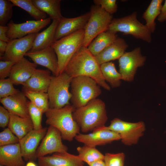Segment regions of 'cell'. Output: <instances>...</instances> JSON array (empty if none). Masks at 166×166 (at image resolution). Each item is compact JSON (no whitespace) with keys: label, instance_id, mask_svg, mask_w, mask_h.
<instances>
[{"label":"cell","instance_id":"21","mask_svg":"<svg viewBox=\"0 0 166 166\" xmlns=\"http://www.w3.org/2000/svg\"><path fill=\"white\" fill-rule=\"evenodd\" d=\"M52 77L49 69H37L30 78L22 85L23 90L47 93Z\"/></svg>","mask_w":166,"mask_h":166},{"label":"cell","instance_id":"22","mask_svg":"<svg viewBox=\"0 0 166 166\" xmlns=\"http://www.w3.org/2000/svg\"><path fill=\"white\" fill-rule=\"evenodd\" d=\"M128 45L123 38L117 37L101 53L95 56L99 64L119 59L124 53Z\"/></svg>","mask_w":166,"mask_h":166},{"label":"cell","instance_id":"20","mask_svg":"<svg viewBox=\"0 0 166 166\" xmlns=\"http://www.w3.org/2000/svg\"><path fill=\"white\" fill-rule=\"evenodd\" d=\"M37 66L24 57L13 65L9 77L14 85H22L32 75Z\"/></svg>","mask_w":166,"mask_h":166},{"label":"cell","instance_id":"29","mask_svg":"<svg viewBox=\"0 0 166 166\" xmlns=\"http://www.w3.org/2000/svg\"><path fill=\"white\" fill-rule=\"evenodd\" d=\"M100 69L103 76L113 88L119 87L121 84L122 76L116 69L114 64L109 62L100 65Z\"/></svg>","mask_w":166,"mask_h":166},{"label":"cell","instance_id":"28","mask_svg":"<svg viewBox=\"0 0 166 166\" xmlns=\"http://www.w3.org/2000/svg\"><path fill=\"white\" fill-rule=\"evenodd\" d=\"M163 0H152L142 14L143 18L145 21V25L152 33L156 29L155 20L160 14L163 2Z\"/></svg>","mask_w":166,"mask_h":166},{"label":"cell","instance_id":"12","mask_svg":"<svg viewBox=\"0 0 166 166\" xmlns=\"http://www.w3.org/2000/svg\"><path fill=\"white\" fill-rule=\"evenodd\" d=\"M76 140L84 145L96 147L121 140L119 135L105 126L97 128L88 134L80 133L75 137Z\"/></svg>","mask_w":166,"mask_h":166},{"label":"cell","instance_id":"15","mask_svg":"<svg viewBox=\"0 0 166 166\" xmlns=\"http://www.w3.org/2000/svg\"><path fill=\"white\" fill-rule=\"evenodd\" d=\"M90 16V11L73 18L63 17L59 21L54 42L82 29H84Z\"/></svg>","mask_w":166,"mask_h":166},{"label":"cell","instance_id":"37","mask_svg":"<svg viewBox=\"0 0 166 166\" xmlns=\"http://www.w3.org/2000/svg\"><path fill=\"white\" fill-rule=\"evenodd\" d=\"M19 139L8 128L0 133V146H2L19 143Z\"/></svg>","mask_w":166,"mask_h":166},{"label":"cell","instance_id":"34","mask_svg":"<svg viewBox=\"0 0 166 166\" xmlns=\"http://www.w3.org/2000/svg\"><path fill=\"white\" fill-rule=\"evenodd\" d=\"M28 108L30 117L33 124L34 129L39 130L43 128L42 121L43 112L28 101Z\"/></svg>","mask_w":166,"mask_h":166},{"label":"cell","instance_id":"13","mask_svg":"<svg viewBox=\"0 0 166 166\" xmlns=\"http://www.w3.org/2000/svg\"><path fill=\"white\" fill-rule=\"evenodd\" d=\"M28 35L23 38L11 40L1 60L17 62L24 57L31 49L34 40L38 34Z\"/></svg>","mask_w":166,"mask_h":166},{"label":"cell","instance_id":"17","mask_svg":"<svg viewBox=\"0 0 166 166\" xmlns=\"http://www.w3.org/2000/svg\"><path fill=\"white\" fill-rule=\"evenodd\" d=\"M37 64L43 66L50 70L54 76L58 75V64L57 55L53 49L50 47L34 51H29L25 54Z\"/></svg>","mask_w":166,"mask_h":166},{"label":"cell","instance_id":"40","mask_svg":"<svg viewBox=\"0 0 166 166\" xmlns=\"http://www.w3.org/2000/svg\"><path fill=\"white\" fill-rule=\"evenodd\" d=\"M10 117V112L3 106H0V127L5 128L8 125Z\"/></svg>","mask_w":166,"mask_h":166},{"label":"cell","instance_id":"8","mask_svg":"<svg viewBox=\"0 0 166 166\" xmlns=\"http://www.w3.org/2000/svg\"><path fill=\"white\" fill-rule=\"evenodd\" d=\"M90 16L85 27L82 46L87 47L99 34L108 30L113 16L99 6H91Z\"/></svg>","mask_w":166,"mask_h":166},{"label":"cell","instance_id":"35","mask_svg":"<svg viewBox=\"0 0 166 166\" xmlns=\"http://www.w3.org/2000/svg\"><path fill=\"white\" fill-rule=\"evenodd\" d=\"M14 85L9 77L0 79V99L14 95L19 91L14 87Z\"/></svg>","mask_w":166,"mask_h":166},{"label":"cell","instance_id":"36","mask_svg":"<svg viewBox=\"0 0 166 166\" xmlns=\"http://www.w3.org/2000/svg\"><path fill=\"white\" fill-rule=\"evenodd\" d=\"M124 160L125 155L123 152L106 153L104 161L106 166H124Z\"/></svg>","mask_w":166,"mask_h":166},{"label":"cell","instance_id":"11","mask_svg":"<svg viewBox=\"0 0 166 166\" xmlns=\"http://www.w3.org/2000/svg\"><path fill=\"white\" fill-rule=\"evenodd\" d=\"M62 139L60 131L54 127L49 125L36 150L35 158L52 153L67 152L68 148L62 143Z\"/></svg>","mask_w":166,"mask_h":166},{"label":"cell","instance_id":"16","mask_svg":"<svg viewBox=\"0 0 166 166\" xmlns=\"http://www.w3.org/2000/svg\"><path fill=\"white\" fill-rule=\"evenodd\" d=\"M47 130L46 127L39 130L34 129L19 140V143L23 158L30 161L35 158L38 147L45 136Z\"/></svg>","mask_w":166,"mask_h":166},{"label":"cell","instance_id":"9","mask_svg":"<svg viewBox=\"0 0 166 166\" xmlns=\"http://www.w3.org/2000/svg\"><path fill=\"white\" fill-rule=\"evenodd\" d=\"M107 128L118 133L122 143L127 146L137 144L145 130V124L142 121L130 122L117 118L112 120Z\"/></svg>","mask_w":166,"mask_h":166},{"label":"cell","instance_id":"23","mask_svg":"<svg viewBox=\"0 0 166 166\" xmlns=\"http://www.w3.org/2000/svg\"><path fill=\"white\" fill-rule=\"evenodd\" d=\"M19 143L0 147V164L5 166H25Z\"/></svg>","mask_w":166,"mask_h":166},{"label":"cell","instance_id":"2","mask_svg":"<svg viewBox=\"0 0 166 166\" xmlns=\"http://www.w3.org/2000/svg\"><path fill=\"white\" fill-rule=\"evenodd\" d=\"M74 120L83 132L93 131L105 126L108 117L104 102L96 98L85 105L76 109L73 113Z\"/></svg>","mask_w":166,"mask_h":166},{"label":"cell","instance_id":"39","mask_svg":"<svg viewBox=\"0 0 166 166\" xmlns=\"http://www.w3.org/2000/svg\"><path fill=\"white\" fill-rule=\"evenodd\" d=\"M16 62L11 61L0 60V78H6L9 77L11 70Z\"/></svg>","mask_w":166,"mask_h":166},{"label":"cell","instance_id":"5","mask_svg":"<svg viewBox=\"0 0 166 166\" xmlns=\"http://www.w3.org/2000/svg\"><path fill=\"white\" fill-rule=\"evenodd\" d=\"M84 33V29L80 30L54 42L52 44L51 47L54 49L58 59V75L64 72L70 59L82 46Z\"/></svg>","mask_w":166,"mask_h":166},{"label":"cell","instance_id":"19","mask_svg":"<svg viewBox=\"0 0 166 166\" xmlns=\"http://www.w3.org/2000/svg\"><path fill=\"white\" fill-rule=\"evenodd\" d=\"M3 106L10 113L22 117L30 116L28 101L23 92L17 93L0 99Z\"/></svg>","mask_w":166,"mask_h":166},{"label":"cell","instance_id":"38","mask_svg":"<svg viewBox=\"0 0 166 166\" xmlns=\"http://www.w3.org/2000/svg\"><path fill=\"white\" fill-rule=\"evenodd\" d=\"M95 5L100 6L106 12L112 15L116 12L118 6L116 0H94Z\"/></svg>","mask_w":166,"mask_h":166},{"label":"cell","instance_id":"30","mask_svg":"<svg viewBox=\"0 0 166 166\" xmlns=\"http://www.w3.org/2000/svg\"><path fill=\"white\" fill-rule=\"evenodd\" d=\"M77 150L78 154V155L81 160L89 165L97 161L104 160L105 155L96 147L84 145L77 147Z\"/></svg>","mask_w":166,"mask_h":166},{"label":"cell","instance_id":"7","mask_svg":"<svg viewBox=\"0 0 166 166\" xmlns=\"http://www.w3.org/2000/svg\"><path fill=\"white\" fill-rule=\"evenodd\" d=\"M73 78L64 72L52 76L47 92L49 108L59 109L70 104L72 94L69 88Z\"/></svg>","mask_w":166,"mask_h":166},{"label":"cell","instance_id":"25","mask_svg":"<svg viewBox=\"0 0 166 166\" xmlns=\"http://www.w3.org/2000/svg\"><path fill=\"white\" fill-rule=\"evenodd\" d=\"M8 126V128L19 140L34 129L33 124L30 116L22 117L11 113Z\"/></svg>","mask_w":166,"mask_h":166},{"label":"cell","instance_id":"6","mask_svg":"<svg viewBox=\"0 0 166 166\" xmlns=\"http://www.w3.org/2000/svg\"><path fill=\"white\" fill-rule=\"evenodd\" d=\"M137 13L134 11L122 17L113 18L108 30L117 33L121 32L124 35H131L136 39L150 43L152 40L151 33L145 25L137 18Z\"/></svg>","mask_w":166,"mask_h":166},{"label":"cell","instance_id":"45","mask_svg":"<svg viewBox=\"0 0 166 166\" xmlns=\"http://www.w3.org/2000/svg\"><path fill=\"white\" fill-rule=\"evenodd\" d=\"M25 166H37V165L32 161H30L28 162Z\"/></svg>","mask_w":166,"mask_h":166},{"label":"cell","instance_id":"46","mask_svg":"<svg viewBox=\"0 0 166 166\" xmlns=\"http://www.w3.org/2000/svg\"><path fill=\"white\" fill-rule=\"evenodd\" d=\"M0 166H3L0 165Z\"/></svg>","mask_w":166,"mask_h":166},{"label":"cell","instance_id":"43","mask_svg":"<svg viewBox=\"0 0 166 166\" xmlns=\"http://www.w3.org/2000/svg\"><path fill=\"white\" fill-rule=\"evenodd\" d=\"M7 42L0 40V56L2 57L4 55L7 48Z\"/></svg>","mask_w":166,"mask_h":166},{"label":"cell","instance_id":"44","mask_svg":"<svg viewBox=\"0 0 166 166\" xmlns=\"http://www.w3.org/2000/svg\"><path fill=\"white\" fill-rule=\"evenodd\" d=\"M89 166H106V165L104 160H100L92 163Z\"/></svg>","mask_w":166,"mask_h":166},{"label":"cell","instance_id":"4","mask_svg":"<svg viewBox=\"0 0 166 166\" xmlns=\"http://www.w3.org/2000/svg\"><path fill=\"white\" fill-rule=\"evenodd\" d=\"M72 105L76 109L97 98L101 93V86L93 79L86 76L73 77L70 84Z\"/></svg>","mask_w":166,"mask_h":166},{"label":"cell","instance_id":"18","mask_svg":"<svg viewBox=\"0 0 166 166\" xmlns=\"http://www.w3.org/2000/svg\"><path fill=\"white\" fill-rule=\"evenodd\" d=\"M38 159L39 166H83L84 164L78 155L68 152L55 153Z\"/></svg>","mask_w":166,"mask_h":166},{"label":"cell","instance_id":"14","mask_svg":"<svg viewBox=\"0 0 166 166\" xmlns=\"http://www.w3.org/2000/svg\"><path fill=\"white\" fill-rule=\"evenodd\" d=\"M49 17L41 20L27 21L26 22L15 23L11 20L7 24L8 30L7 36L10 40L20 38L28 35L38 33L50 22Z\"/></svg>","mask_w":166,"mask_h":166},{"label":"cell","instance_id":"32","mask_svg":"<svg viewBox=\"0 0 166 166\" xmlns=\"http://www.w3.org/2000/svg\"><path fill=\"white\" fill-rule=\"evenodd\" d=\"M14 6H16L24 10L30 15L38 21L46 18V14L41 11L33 4L32 0H10Z\"/></svg>","mask_w":166,"mask_h":166},{"label":"cell","instance_id":"24","mask_svg":"<svg viewBox=\"0 0 166 166\" xmlns=\"http://www.w3.org/2000/svg\"><path fill=\"white\" fill-rule=\"evenodd\" d=\"M59 21L53 20L49 26L40 33H38L30 51H34L51 47L54 42L56 29Z\"/></svg>","mask_w":166,"mask_h":166},{"label":"cell","instance_id":"42","mask_svg":"<svg viewBox=\"0 0 166 166\" xmlns=\"http://www.w3.org/2000/svg\"><path fill=\"white\" fill-rule=\"evenodd\" d=\"M157 20L160 22L166 21V0L162 5L160 14L157 17Z\"/></svg>","mask_w":166,"mask_h":166},{"label":"cell","instance_id":"3","mask_svg":"<svg viewBox=\"0 0 166 166\" xmlns=\"http://www.w3.org/2000/svg\"><path fill=\"white\" fill-rule=\"evenodd\" d=\"M75 109L70 104L59 109L49 108L45 113L46 124L57 128L61 132L62 139L69 141H72L80 130L73 116Z\"/></svg>","mask_w":166,"mask_h":166},{"label":"cell","instance_id":"31","mask_svg":"<svg viewBox=\"0 0 166 166\" xmlns=\"http://www.w3.org/2000/svg\"><path fill=\"white\" fill-rule=\"evenodd\" d=\"M23 92L30 101L43 113H45L49 108L47 93L30 90H23Z\"/></svg>","mask_w":166,"mask_h":166},{"label":"cell","instance_id":"41","mask_svg":"<svg viewBox=\"0 0 166 166\" xmlns=\"http://www.w3.org/2000/svg\"><path fill=\"white\" fill-rule=\"evenodd\" d=\"M8 30L7 26H0V40L8 43L11 40L8 38L7 36Z\"/></svg>","mask_w":166,"mask_h":166},{"label":"cell","instance_id":"33","mask_svg":"<svg viewBox=\"0 0 166 166\" xmlns=\"http://www.w3.org/2000/svg\"><path fill=\"white\" fill-rule=\"evenodd\" d=\"M13 4L10 0H0V25L5 26L11 18Z\"/></svg>","mask_w":166,"mask_h":166},{"label":"cell","instance_id":"1","mask_svg":"<svg viewBox=\"0 0 166 166\" xmlns=\"http://www.w3.org/2000/svg\"><path fill=\"white\" fill-rule=\"evenodd\" d=\"M64 72L73 78L81 76L91 77L101 87L110 90L102 74L100 65L88 47L82 46L80 48L70 59Z\"/></svg>","mask_w":166,"mask_h":166},{"label":"cell","instance_id":"27","mask_svg":"<svg viewBox=\"0 0 166 166\" xmlns=\"http://www.w3.org/2000/svg\"><path fill=\"white\" fill-rule=\"evenodd\" d=\"M61 0H32L34 5L41 11L48 14L53 20H60L61 13Z\"/></svg>","mask_w":166,"mask_h":166},{"label":"cell","instance_id":"26","mask_svg":"<svg viewBox=\"0 0 166 166\" xmlns=\"http://www.w3.org/2000/svg\"><path fill=\"white\" fill-rule=\"evenodd\" d=\"M117 37V33L108 30L96 37L89 44L88 48L95 57L113 42Z\"/></svg>","mask_w":166,"mask_h":166},{"label":"cell","instance_id":"10","mask_svg":"<svg viewBox=\"0 0 166 166\" xmlns=\"http://www.w3.org/2000/svg\"><path fill=\"white\" fill-rule=\"evenodd\" d=\"M118 60L122 80L130 82L133 81L137 68L144 64L146 57L141 54V48L138 47L131 51L125 52Z\"/></svg>","mask_w":166,"mask_h":166}]
</instances>
